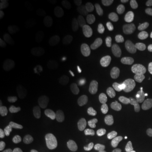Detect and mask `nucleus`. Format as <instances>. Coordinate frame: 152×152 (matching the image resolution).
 Listing matches in <instances>:
<instances>
[{
  "mask_svg": "<svg viewBox=\"0 0 152 152\" xmlns=\"http://www.w3.org/2000/svg\"><path fill=\"white\" fill-rule=\"evenodd\" d=\"M7 78L11 85L15 86L20 91H27L30 87L27 80L22 75L21 71L17 67L12 66L7 71Z\"/></svg>",
  "mask_w": 152,
  "mask_h": 152,
  "instance_id": "obj_7",
  "label": "nucleus"
},
{
  "mask_svg": "<svg viewBox=\"0 0 152 152\" xmlns=\"http://www.w3.org/2000/svg\"><path fill=\"white\" fill-rule=\"evenodd\" d=\"M96 3L98 5L102 6L104 9H108L113 5V2L112 0H97Z\"/></svg>",
  "mask_w": 152,
  "mask_h": 152,
  "instance_id": "obj_19",
  "label": "nucleus"
},
{
  "mask_svg": "<svg viewBox=\"0 0 152 152\" xmlns=\"http://www.w3.org/2000/svg\"><path fill=\"white\" fill-rule=\"evenodd\" d=\"M132 119H133V115L130 113L126 114L124 116V122H129V121H131Z\"/></svg>",
  "mask_w": 152,
  "mask_h": 152,
  "instance_id": "obj_21",
  "label": "nucleus"
},
{
  "mask_svg": "<svg viewBox=\"0 0 152 152\" xmlns=\"http://www.w3.org/2000/svg\"><path fill=\"white\" fill-rule=\"evenodd\" d=\"M117 133V126L109 120H99L94 126V134L102 140L112 139Z\"/></svg>",
  "mask_w": 152,
  "mask_h": 152,
  "instance_id": "obj_4",
  "label": "nucleus"
},
{
  "mask_svg": "<svg viewBox=\"0 0 152 152\" xmlns=\"http://www.w3.org/2000/svg\"><path fill=\"white\" fill-rule=\"evenodd\" d=\"M17 6L15 1L13 0H2L0 5V19H4L13 16L16 14Z\"/></svg>",
  "mask_w": 152,
  "mask_h": 152,
  "instance_id": "obj_12",
  "label": "nucleus"
},
{
  "mask_svg": "<svg viewBox=\"0 0 152 152\" xmlns=\"http://www.w3.org/2000/svg\"><path fill=\"white\" fill-rule=\"evenodd\" d=\"M147 3H148V5L150 7V9L152 10V0H148Z\"/></svg>",
  "mask_w": 152,
  "mask_h": 152,
  "instance_id": "obj_22",
  "label": "nucleus"
},
{
  "mask_svg": "<svg viewBox=\"0 0 152 152\" xmlns=\"http://www.w3.org/2000/svg\"><path fill=\"white\" fill-rule=\"evenodd\" d=\"M138 144L140 145V148L143 150V151L149 152V149H148V147H147L146 145H145L144 142L142 141V140H139V141H138Z\"/></svg>",
  "mask_w": 152,
  "mask_h": 152,
  "instance_id": "obj_20",
  "label": "nucleus"
},
{
  "mask_svg": "<svg viewBox=\"0 0 152 152\" xmlns=\"http://www.w3.org/2000/svg\"><path fill=\"white\" fill-rule=\"evenodd\" d=\"M144 56L148 64H152V37L148 36L144 42Z\"/></svg>",
  "mask_w": 152,
  "mask_h": 152,
  "instance_id": "obj_16",
  "label": "nucleus"
},
{
  "mask_svg": "<svg viewBox=\"0 0 152 152\" xmlns=\"http://www.w3.org/2000/svg\"><path fill=\"white\" fill-rule=\"evenodd\" d=\"M107 24L110 31L115 35H123L128 30L127 20L118 12H114L109 15Z\"/></svg>",
  "mask_w": 152,
  "mask_h": 152,
  "instance_id": "obj_5",
  "label": "nucleus"
},
{
  "mask_svg": "<svg viewBox=\"0 0 152 152\" xmlns=\"http://www.w3.org/2000/svg\"><path fill=\"white\" fill-rule=\"evenodd\" d=\"M15 61L21 69H28L32 67L39 61V56L31 50H20L15 54Z\"/></svg>",
  "mask_w": 152,
  "mask_h": 152,
  "instance_id": "obj_8",
  "label": "nucleus"
},
{
  "mask_svg": "<svg viewBox=\"0 0 152 152\" xmlns=\"http://www.w3.org/2000/svg\"><path fill=\"white\" fill-rule=\"evenodd\" d=\"M73 28L79 33H86L90 31L92 29V25L87 19L84 17L79 16L74 20L72 23Z\"/></svg>",
  "mask_w": 152,
  "mask_h": 152,
  "instance_id": "obj_14",
  "label": "nucleus"
},
{
  "mask_svg": "<svg viewBox=\"0 0 152 152\" xmlns=\"http://www.w3.org/2000/svg\"><path fill=\"white\" fill-rule=\"evenodd\" d=\"M62 107L70 113H82L90 107V101L82 94H69L62 99Z\"/></svg>",
  "mask_w": 152,
  "mask_h": 152,
  "instance_id": "obj_2",
  "label": "nucleus"
},
{
  "mask_svg": "<svg viewBox=\"0 0 152 152\" xmlns=\"http://www.w3.org/2000/svg\"><path fill=\"white\" fill-rule=\"evenodd\" d=\"M124 152H134V151H129V150H128V151H125Z\"/></svg>",
  "mask_w": 152,
  "mask_h": 152,
  "instance_id": "obj_23",
  "label": "nucleus"
},
{
  "mask_svg": "<svg viewBox=\"0 0 152 152\" xmlns=\"http://www.w3.org/2000/svg\"><path fill=\"white\" fill-rule=\"evenodd\" d=\"M13 92V88L11 85L3 77H0V93L4 95V96H9Z\"/></svg>",
  "mask_w": 152,
  "mask_h": 152,
  "instance_id": "obj_17",
  "label": "nucleus"
},
{
  "mask_svg": "<svg viewBox=\"0 0 152 152\" xmlns=\"http://www.w3.org/2000/svg\"><path fill=\"white\" fill-rule=\"evenodd\" d=\"M146 75L145 72L140 69L131 71L125 79V86L129 91H134L143 86L145 81Z\"/></svg>",
  "mask_w": 152,
  "mask_h": 152,
  "instance_id": "obj_10",
  "label": "nucleus"
},
{
  "mask_svg": "<svg viewBox=\"0 0 152 152\" xmlns=\"http://www.w3.org/2000/svg\"><path fill=\"white\" fill-rule=\"evenodd\" d=\"M124 10L125 12L134 19H140L141 18L142 9L140 5L134 0H127L124 3Z\"/></svg>",
  "mask_w": 152,
  "mask_h": 152,
  "instance_id": "obj_13",
  "label": "nucleus"
},
{
  "mask_svg": "<svg viewBox=\"0 0 152 152\" xmlns=\"http://www.w3.org/2000/svg\"><path fill=\"white\" fill-rule=\"evenodd\" d=\"M9 31V26L4 20L0 21V37L3 38Z\"/></svg>",
  "mask_w": 152,
  "mask_h": 152,
  "instance_id": "obj_18",
  "label": "nucleus"
},
{
  "mask_svg": "<svg viewBox=\"0 0 152 152\" xmlns=\"http://www.w3.org/2000/svg\"><path fill=\"white\" fill-rule=\"evenodd\" d=\"M31 132V125L21 118H14L6 127V137L11 142H19Z\"/></svg>",
  "mask_w": 152,
  "mask_h": 152,
  "instance_id": "obj_1",
  "label": "nucleus"
},
{
  "mask_svg": "<svg viewBox=\"0 0 152 152\" xmlns=\"http://www.w3.org/2000/svg\"><path fill=\"white\" fill-rule=\"evenodd\" d=\"M120 75L116 70H109L103 73L97 80L98 89L102 92H110L118 86Z\"/></svg>",
  "mask_w": 152,
  "mask_h": 152,
  "instance_id": "obj_3",
  "label": "nucleus"
},
{
  "mask_svg": "<svg viewBox=\"0 0 152 152\" xmlns=\"http://www.w3.org/2000/svg\"><path fill=\"white\" fill-rule=\"evenodd\" d=\"M72 48V42L68 38L56 39L52 44L51 52L54 56H61L66 53Z\"/></svg>",
  "mask_w": 152,
  "mask_h": 152,
  "instance_id": "obj_11",
  "label": "nucleus"
},
{
  "mask_svg": "<svg viewBox=\"0 0 152 152\" xmlns=\"http://www.w3.org/2000/svg\"><path fill=\"white\" fill-rule=\"evenodd\" d=\"M68 140L70 146L78 148L79 145L86 142V135L82 131L74 130L68 137Z\"/></svg>",
  "mask_w": 152,
  "mask_h": 152,
  "instance_id": "obj_15",
  "label": "nucleus"
},
{
  "mask_svg": "<svg viewBox=\"0 0 152 152\" xmlns=\"http://www.w3.org/2000/svg\"><path fill=\"white\" fill-rule=\"evenodd\" d=\"M88 75V66L85 62H78L71 68L70 80L75 86L82 85Z\"/></svg>",
  "mask_w": 152,
  "mask_h": 152,
  "instance_id": "obj_9",
  "label": "nucleus"
},
{
  "mask_svg": "<svg viewBox=\"0 0 152 152\" xmlns=\"http://www.w3.org/2000/svg\"><path fill=\"white\" fill-rule=\"evenodd\" d=\"M86 45L90 53L95 55L101 54L106 48L105 37L101 32L93 31L87 37Z\"/></svg>",
  "mask_w": 152,
  "mask_h": 152,
  "instance_id": "obj_6",
  "label": "nucleus"
}]
</instances>
